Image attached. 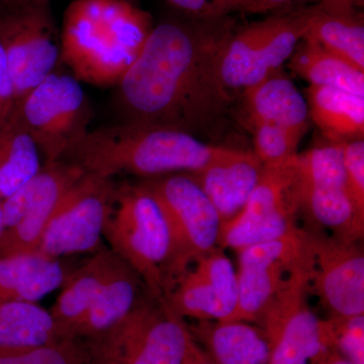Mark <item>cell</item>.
<instances>
[{
	"mask_svg": "<svg viewBox=\"0 0 364 364\" xmlns=\"http://www.w3.org/2000/svg\"><path fill=\"white\" fill-rule=\"evenodd\" d=\"M189 18L153 26L117 85V107L123 123L181 131L218 145L234 117L235 100L220 75L234 25L228 16Z\"/></svg>",
	"mask_w": 364,
	"mask_h": 364,
	"instance_id": "6da1fadb",
	"label": "cell"
},
{
	"mask_svg": "<svg viewBox=\"0 0 364 364\" xmlns=\"http://www.w3.org/2000/svg\"><path fill=\"white\" fill-rule=\"evenodd\" d=\"M239 149L203 142L172 129L121 123L88 131L62 160L105 178L119 174L153 178L198 171Z\"/></svg>",
	"mask_w": 364,
	"mask_h": 364,
	"instance_id": "7a4b0ae2",
	"label": "cell"
},
{
	"mask_svg": "<svg viewBox=\"0 0 364 364\" xmlns=\"http://www.w3.org/2000/svg\"><path fill=\"white\" fill-rule=\"evenodd\" d=\"M153 26L131 0H73L60 31L61 63L80 82L117 85Z\"/></svg>",
	"mask_w": 364,
	"mask_h": 364,
	"instance_id": "3957f363",
	"label": "cell"
},
{
	"mask_svg": "<svg viewBox=\"0 0 364 364\" xmlns=\"http://www.w3.org/2000/svg\"><path fill=\"white\" fill-rule=\"evenodd\" d=\"M104 236L150 296L164 301L173 287V237L164 210L143 182L117 188Z\"/></svg>",
	"mask_w": 364,
	"mask_h": 364,
	"instance_id": "277c9868",
	"label": "cell"
},
{
	"mask_svg": "<svg viewBox=\"0 0 364 364\" xmlns=\"http://www.w3.org/2000/svg\"><path fill=\"white\" fill-rule=\"evenodd\" d=\"M309 9L274 14L233 31L220 61L222 82L234 100L289 61L305 37Z\"/></svg>",
	"mask_w": 364,
	"mask_h": 364,
	"instance_id": "5b68a950",
	"label": "cell"
},
{
	"mask_svg": "<svg viewBox=\"0 0 364 364\" xmlns=\"http://www.w3.org/2000/svg\"><path fill=\"white\" fill-rule=\"evenodd\" d=\"M296 188L299 213L316 230L326 229L337 240L363 239L364 214L347 188L341 144L328 142L296 155Z\"/></svg>",
	"mask_w": 364,
	"mask_h": 364,
	"instance_id": "8992f818",
	"label": "cell"
},
{
	"mask_svg": "<svg viewBox=\"0 0 364 364\" xmlns=\"http://www.w3.org/2000/svg\"><path fill=\"white\" fill-rule=\"evenodd\" d=\"M193 340L166 301L141 299L123 322L87 343L93 353L121 364H183Z\"/></svg>",
	"mask_w": 364,
	"mask_h": 364,
	"instance_id": "52a82bcc",
	"label": "cell"
},
{
	"mask_svg": "<svg viewBox=\"0 0 364 364\" xmlns=\"http://www.w3.org/2000/svg\"><path fill=\"white\" fill-rule=\"evenodd\" d=\"M16 111L45 163L62 160L90 131V100L72 74L53 72L16 104Z\"/></svg>",
	"mask_w": 364,
	"mask_h": 364,
	"instance_id": "ba28073f",
	"label": "cell"
},
{
	"mask_svg": "<svg viewBox=\"0 0 364 364\" xmlns=\"http://www.w3.org/2000/svg\"><path fill=\"white\" fill-rule=\"evenodd\" d=\"M312 268L294 272L265 311L259 326L270 344V364H310L335 349L331 320L309 308Z\"/></svg>",
	"mask_w": 364,
	"mask_h": 364,
	"instance_id": "9c48e42d",
	"label": "cell"
},
{
	"mask_svg": "<svg viewBox=\"0 0 364 364\" xmlns=\"http://www.w3.org/2000/svg\"><path fill=\"white\" fill-rule=\"evenodd\" d=\"M296 155L275 164L263 165L259 181L245 207L233 219L223 223L219 247L238 252L299 229Z\"/></svg>",
	"mask_w": 364,
	"mask_h": 364,
	"instance_id": "30bf717a",
	"label": "cell"
},
{
	"mask_svg": "<svg viewBox=\"0 0 364 364\" xmlns=\"http://www.w3.org/2000/svg\"><path fill=\"white\" fill-rule=\"evenodd\" d=\"M117 189L112 178L85 172L60 198L33 253L59 259L97 250Z\"/></svg>",
	"mask_w": 364,
	"mask_h": 364,
	"instance_id": "8fae6325",
	"label": "cell"
},
{
	"mask_svg": "<svg viewBox=\"0 0 364 364\" xmlns=\"http://www.w3.org/2000/svg\"><path fill=\"white\" fill-rule=\"evenodd\" d=\"M238 254V303L232 321L255 325L291 274L314 263L312 239L303 228Z\"/></svg>",
	"mask_w": 364,
	"mask_h": 364,
	"instance_id": "7c38bea8",
	"label": "cell"
},
{
	"mask_svg": "<svg viewBox=\"0 0 364 364\" xmlns=\"http://www.w3.org/2000/svg\"><path fill=\"white\" fill-rule=\"evenodd\" d=\"M143 183L161 205L171 229L174 287L198 258L218 247L222 220L202 188L188 173L153 177Z\"/></svg>",
	"mask_w": 364,
	"mask_h": 364,
	"instance_id": "4fadbf2b",
	"label": "cell"
},
{
	"mask_svg": "<svg viewBox=\"0 0 364 364\" xmlns=\"http://www.w3.org/2000/svg\"><path fill=\"white\" fill-rule=\"evenodd\" d=\"M83 174L65 160L44 163L35 176L2 200L0 257L33 253L60 198Z\"/></svg>",
	"mask_w": 364,
	"mask_h": 364,
	"instance_id": "5bb4252c",
	"label": "cell"
},
{
	"mask_svg": "<svg viewBox=\"0 0 364 364\" xmlns=\"http://www.w3.org/2000/svg\"><path fill=\"white\" fill-rule=\"evenodd\" d=\"M0 35L18 104L61 63L60 31L47 4L1 14Z\"/></svg>",
	"mask_w": 364,
	"mask_h": 364,
	"instance_id": "9a60e30c",
	"label": "cell"
},
{
	"mask_svg": "<svg viewBox=\"0 0 364 364\" xmlns=\"http://www.w3.org/2000/svg\"><path fill=\"white\" fill-rule=\"evenodd\" d=\"M312 239L314 270L310 291L331 318L364 315V252L358 243H345L331 235L306 229Z\"/></svg>",
	"mask_w": 364,
	"mask_h": 364,
	"instance_id": "2e32d148",
	"label": "cell"
},
{
	"mask_svg": "<svg viewBox=\"0 0 364 364\" xmlns=\"http://www.w3.org/2000/svg\"><path fill=\"white\" fill-rule=\"evenodd\" d=\"M165 301L183 318L232 321L238 303V279L224 249L218 246L198 258Z\"/></svg>",
	"mask_w": 364,
	"mask_h": 364,
	"instance_id": "e0dca14e",
	"label": "cell"
},
{
	"mask_svg": "<svg viewBox=\"0 0 364 364\" xmlns=\"http://www.w3.org/2000/svg\"><path fill=\"white\" fill-rule=\"evenodd\" d=\"M262 171V162L253 151L239 149L232 156L188 174L208 196L223 224L243 210Z\"/></svg>",
	"mask_w": 364,
	"mask_h": 364,
	"instance_id": "ac0fdd59",
	"label": "cell"
},
{
	"mask_svg": "<svg viewBox=\"0 0 364 364\" xmlns=\"http://www.w3.org/2000/svg\"><path fill=\"white\" fill-rule=\"evenodd\" d=\"M196 343L215 364H270L264 331L242 321H195L188 325Z\"/></svg>",
	"mask_w": 364,
	"mask_h": 364,
	"instance_id": "d6986e66",
	"label": "cell"
},
{
	"mask_svg": "<svg viewBox=\"0 0 364 364\" xmlns=\"http://www.w3.org/2000/svg\"><path fill=\"white\" fill-rule=\"evenodd\" d=\"M241 122L272 124L296 130L310 128L306 97L286 74L277 70L241 95Z\"/></svg>",
	"mask_w": 364,
	"mask_h": 364,
	"instance_id": "ffe728a7",
	"label": "cell"
},
{
	"mask_svg": "<svg viewBox=\"0 0 364 364\" xmlns=\"http://www.w3.org/2000/svg\"><path fill=\"white\" fill-rule=\"evenodd\" d=\"M141 284L140 277L117 257L97 298L72 332L71 339L95 341L112 331L140 301Z\"/></svg>",
	"mask_w": 364,
	"mask_h": 364,
	"instance_id": "44dd1931",
	"label": "cell"
},
{
	"mask_svg": "<svg viewBox=\"0 0 364 364\" xmlns=\"http://www.w3.org/2000/svg\"><path fill=\"white\" fill-rule=\"evenodd\" d=\"M308 9L306 37L364 72V18L358 7L324 1Z\"/></svg>",
	"mask_w": 364,
	"mask_h": 364,
	"instance_id": "7402d4cb",
	"label": "cell"
},
{
	"mask_svg": "<svg viewBox=\"0 0 364 364\" xmlns=\"http://www.w3.org/2000/svg\"><path fill=\"white\" fill-rule=\"evenodd\" d=\"M67 277L56 258L38 253L0 257V301L37 304L63 286Z\"/></svg>",
	"mask_w": 364,
	"mask_h": 364,
	"instance_id": "603a6c76",
	"label": "cell"
},
{
	"mask_svg": "<svg viewBox=\"0 0 364 364\" xmlns=\"http://www.w3.org/2000/svg\"><path fill=\"white\" fill-rule=\"evenodd\" d=\"M305 97L310 121L327 142L364 140V97L339 88L309 85Z\"/></svg>",
	"mask_w": 364,
	"mask_h": 364,
	"instance_id": "cb8c5ba5",
	"label": "cell"
},
{
	"mask_svg": "<svg viewBox=\"0 0 364 364\" xmlns=\"http://www.w3.org/2000/svg\"><path fill=\"white\" fill-rule=\"evenodd\" d=\"M117 259L112 251H100L75 272L68 274L61 293L49 311L60 339H71L72 332L97 298Z\"/></svg>",
	"mask_w": 364,
	"mask_h": 364,
	"instance_id": "d4e9b609",
	"label": "cell"
},
{
	"mask_svg": "<svg viewBox=\"0 0 364 364\" xmlns=\"http://www.w3.org/2000/svg\"><path fill=\"white\" fill-rule=\"evenodd\" d=\"M44 165V164H43ZM41 152L16 111L0 124V198L18 191L42 169Z\"/></svg>",
	"mask_w": 364,
	"mask_h": 364,
	"instance_id": "484cf974",
	"label": "cell"
},
{
	"mask_svg": "<svg viewBox=\"0 0 364 364\" xmlns=\"http://www.w3.org/2000/svg\"><path fill=\"white\" fill-rule=\"evenodd\" d=\"M287 64L289 70L310 85L339 88L364 97V72L306 36Z\"/></svg>",
	"mask_w": 364,
	"mask_h": 364,
	"instance_id": "4316f807",
	"label": "cell"
},
{
	"mask_svg": "<svg viewBox=\"0 0 364 364\" xmlns=\"http://www.w3.org/2000/svg\"><path fill=\"white\" fill-rule=\"evenodd\" d=\"M58 340L49 311L38 304L0 301V349L40 346Z\"/></svg>",
	"mask_w": 364,
	"mask_h": 364,
	"instance_id": "83f0119b",
	"label": "cell"
},
{
	"mask_svg": "<svg viewBox=\"0 0 364 364\" xmlns=\"http://www.w3.org/2000/svg\"><path fill=\"white\" fill-rule=\"evenodd\" d=\"M92 356L83 340L61 339L40 346L0 349V364H87Z\"/></svg>",
	"mask_w": 364,
	"mask_h": 364,
	"instance_id": "f1b7e54d",
	"label": "cell"
},
{
	"mask_svg": "<svg viewBox=\"0 0 364 364\" xmlns=\"http://www.w3.org/2000/svg\"><path fill=\"white\" fill-rule=\"evenodd\" d=\"M247 129L252 135L254 154L263 165L282 162L298 154L299 143L308 132L272 124H254Z\"/></svg>",
	"mask_w": 364,
	"mask_h": 364,
	"instance_id": "f546056e",
	"label": "cell"
},
{
	"mask_svg": "<svg viewBox=\"0 0 364 364\" xmlns=\"http://www.w3.org/2000/svg\"><path fill=\"white\" fill-rule=\"evenodd\" d=\"M334 347L353 364H364V315L331 318Z\"/></svg>",
	"mask_w": 364,
	"mask_h": 364,
	"instance_id": "4dcf8cb0",
	"label": "cell"
},
{
	"mask_svg": "<svg viewBox=\"0 0 364 364\" xmlns=\"http://www.w3.org/2000/svg\"><path fill=\"white\" fill-rule=\"evenodd\" d=\"M172 6L186 14L188 18L198 20H215L225 18L234 11H246L250 0H166Z\"/></svg>",
	"mask_w": 364,
	"mask_h": 364,
	"instance_id": "1f68e13d",
	"label": "cell"
},
{
	"mask_svg": "<svg viewBox=\"0 0 364 364\" xmlns=\"http://www.w3.org/2000/svg\"><path fill=\"white\" fill-rule=\"evenodd\" d=\"M347 188L358 210L364 214V140L341 144Z\"/></svg>",
	"mask_w": 364,
	"mask_h": 364,
	"instance_id": "d6a6232c",
	"label": "cell"
},
{
	"mask_svg": "<svg viewBox=\"0 0 364 364\" xmlns=\"http://www.w3.org/2000/svg\"><path fill=\"white\" fill-rule=\"evenodd\" d=\"M16 105L13 81L9 74L6 50L0 35V124L6 121Z\"/></svg>",
	"mask_w": 364,
	"mask_h": 364,
	"instance_id": "836d02e7",
	"label": "cell"
},
{
	"mask_svg": "<svg viewBox=\"0 0 364 364\" xmlns=\"http://www.w3.org/2000/svg\"><path fill=\"white\" fill-rule=\"evenodd\" d=\"M301 0H250L248 13L260 14L279 9L287 4L299 2Z\"/></svg>",
	"mask_w": 364,
	"mask_h": 364,
	"instance_id": "e575fe53",
	"label": "cell"
},
{
	"mask_svg": "<svg viewBox=\"0 0 364 364\" xmlns=\"http://www.w3.org/2000/svg\"><path fill=\"white\" fill-rule=\"evenodd\" d=\"M9 11H21V9H30V7L47 6L50 4V0H1Z\"/></svg>",
	"mask_w": 364,
	"mask_h": 364,
	"instance_id": "d590c367",
	"label": "cell"
},
{
	"mask_svg": "<svg viewBox=\"0 0 364 364\" xmlns=\"http://www.w3.org/2000/svg\"><path fill=\"white\" fill-rule=\"evenodd\" d=\"M183 364H215L203 350L202 347L193 340L189 349L188 356Z\"/></svg>",
	"mask_w": 364,
	"mask_h": 364,
	"instance_id": "8d00e7d4",
	"label": "cell"
},
{
	"mask_svg": "<svg viewBox=\"0 0 364 364\" xmlns=\"http://www.w3.org/2000/svg\"><path fill=\"white\" fill-rule=\"evenodd\" d=\"M310 364H353L344 358L336 349L326 352L320 358H316Z\"/></svg>",
	"mask_w": 364,
	"mask_h": 364,
	"instance_id": "74e56055",
	"label": "cell"
},
{
	"mask_svg": "<svg viewBox=\"0 0 364 364\" xmlns=\"http://www.w3.org/2000/svg\"><path fill=\"white\" fill-rule=\"evenodd\" d=\"M324 1H341L346 2V4H352V6L356 7H363L364 4V0H301V4H318V2Z\"/></svg>",
	"mask_w": 364,
	"mask_h": 364,
	"instance_id": "f35d334b",
	"label": "cell"
},
{
	"mask_svg": "<svg viewBox=\"0 0 364 364\" xmlns=\"http://www.w3.org/2000/svg\"><path fill=\"white\" fill-rule=\"evenodd\" d=\"M92 354V358L87 364H121L114 360V359L105 358V356L100 355V354H95L93 352Z\"/></svg>",
	"mask_w": 364,
	"mask_h": 364,
	"instance_id": "ab89813d",
	"label": "cell"
},
{
	"mask_svg": "<svg viewBox=\"0 0 364 364\" xmlns=\"http://www.w3.org/2000/svg\"><path fill=\"white\" fill-rule=\"evenodd\" d=\"M1 203L2 200L1 198H0V237H1V235L4 231V219H2Z\"/></svg>",
	"mask_w": 364,
	"mask_h": 364,
	"instance_id": "60d3db41",
	"label": "cell"
},
{
	"mask_svg": "<svg viewBox=\"0 0 364 364\" xmlns=\"http://www.w3.org/2000/svg\"><path fill=\"white\" fill-rule=\"evenodd\" d=\"M0 16H1V14H0Z\"/></svg>",
	"mask_w": 364,
	"mask_h": 364,
	"instance_id": "b9f144b4",
	"label": "cell"
},
{
	"mask_svg": "<svg viewBox=\"0 0 364 364\" xmlns=\"http://www.w3.org/2000/svg\"><path fill=\"white\" fill-rule=\"evenodd\" d=\"M131 1H132V0H131Z\"/></svg>",
	"mask_w": 364,
	"mask_h": 364,
	"instance_id": "7bdbcfd3",
	"label": "cell"
}]
</instances>
